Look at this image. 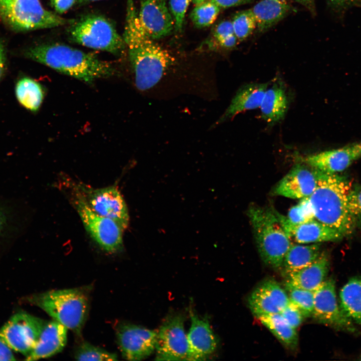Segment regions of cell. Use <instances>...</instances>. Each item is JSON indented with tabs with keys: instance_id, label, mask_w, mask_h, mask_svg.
<instances>
[{
	"instance_id": "f35d334b",
	"label": "cell",
	"mask_w": 361,
	"mask_h": 361,
	"mask_svg": "<svg viewBox=\"0 0 361 361\" xmlns=\"http://www.w3.org/2000/svg\"><path fill=\"white\" fill-rule=\"evenodd\" d=\"M16 358L11 348L0 337V360H15Z\"/></svg>"
},
{
	"instance_id": "7402d4cb",
	"label": "cell",
	"mask_w": 361,
	"mask_h": 361,
	"mask_svg": "<svg viewBox=\"0 0 361 361\" xmlns=\"http://www.w3.org/2000/svg\"><path fill=\"white\" fill-rule=\"evenodd\" d=\"M329 266L328 254L322 251L312 263L287 275L285 282L300 288L314 291L325 280Z\"/></svg>"
},
{
	"instance_id": "d4e9b609",
	"label": "cell",
	"mask_w": 361,
	"mask_h": 361,
	"mask_svg": "<svg viewBox=\"0 0 361 361\" xmlns=\"http://www.w3.org/2000/svg\"><path fill=\"white\" fill-rule=\"evenodd\" d=\"M287 0H262L251 9L257 28L263 32L283 19L290 10Z\"/></svg>"
},
{
	"instance_id": "cb8c5ba5",
	"label": "cell",
	"mask_w": 361,
	"mask_h": 361,
	"mask_svg": "<svg viewBox=\"0 0 361 361\" xmlns=\"http://www.w3.org/2000/svg\"><path fill=\"white\" fill-rule=\"evenodd\" d=\"M322 251L318 243L298 244L292 243L285 254L280 270L285 277L299 270L314 261Z\"/></svg>"
},
{
	"instance_id": "277c9868",
	"label": "cell",
	"mask_w": 361,
	"mask_h": 361,
	"mask_svg": "<svg viewBox=\"0 0 361 361\" xmlns=\"http://www.w3.org/2000/svg\"><path fill=\"white\" fill-rule=\"evenodd\" d=\"M88 290L84 288L51 290L32 296L29 301L80 335L88 314Z\"/></svg>"
},
{
	"instance_id": "44dd1931",
	"label": "cell",
	"mask_w": 361,
	"mask_h": 361,
	"mask_svg": "<svg viewBox=\"0 0 361 361\" xmlns=\"http://www.w3.org/2000/svg\"><path fill=\"white\" fill-rule=\"evenodd\" d=\"M267 88V83H253L242 86L214 125L232 119L240 113L259 108Z\"/></svg>"
},
{
	"instance_id": "bcb514c9",
	"label": "cell",
	"mask_w": 361,
	"mask_h": 361,
	"mask_svg": "<svg viewBox=\"0 0 361 361\" xmlns=\"http://www.w3.org/2000/svg\"><path fill=\"white\" fill-rule=\"evenodd\" d=\"M77 1L79 3H87V2L101 1V0H77Z\"/></svg>"
},
{
	"instance_id": "b9f144b4",
	"label": "cell",
	"mask_w": 361,
	"mask_h": 361,
	"mask_svg": "<svg viewBox=\"0 0 361 361\" xmlns=\"http://www.w3.org/2000/svg\"><path fill=\"white\" fill-rule=\"evenodd\" d=\"M6 55L4 45L0 40V80L6 68Z\"/></svg>"
},
{
	"instance_id": "4316f807",
	"label": "cell",
	"mask_w": 361,
	"mask_h": 361,
	"mask_svg": "<svg viewBox=\"0 0 361 361\" xmlns=\"http://www.w3.org/2000/svg\"><path fill=\"white\" fill-rule=\"evenodd\" d=\"M257 318L285 346L292 350L296 348L298 342L297 331L280 313L263 315Z\"/></svg>"
},
{
	"instance_id": "d6986e66",
	"label": "cell",
	"mask_w": 361,
	"mask_h": 361,
	"mask_svg": "<svg viewBox=\"0 0 361 361\" xmlns=\"http://www.w3.org/2000/svg\"><path fill=\"white\" fill-rule=\"evenodd\" d=\"M191 326L187 334L189 360L208 358L217 347V338L206 317H201L190 308Z\"/></svg>"
},
{
	"instance_id": "74e56055",
	"label": "cell",
	"mask_w": 361,
	"mask_h": 361,
	"mask_svg": "<svg viewBox=\"0 0 361 361\" xmlns=\"http://www.w3.org/2000/svg\"><path fill=\"white\" fill-rule=\"evenodd\" d=\"M77 0H51L52 6L59 14H62L69 10Z\"/></svg>"
},
{
	"instance_id": "d6a6232c",
	"label": "cell",
	"mask_w": 361,
	"mask_h": 361,
	"mask_svg": "<svg viewBox=\"0 0 361 361\" xmlns=\"http://www.w3.org/2000/svg\"><path fill=\"white\" fill-rule=\"evenodd\" d=\"M213 39L216 45L230 49L235 47L239 42L234 33L232 21H224L219 23L214 30Z\"/></svg>"
},
{
	"instance_id": "83f0119b",
	"label": "cell",
	"mask_w": 361,
	"mask_h": 361,
	"mask_svg": "<svg viewBox=\"0 0 361 361\" xmlns=\"http://www.w3.org/2000/svg\"><path fill=\"white\" fill-rule=\"evenodd\" d=\"M16 94L20 103L33 112L39 109L44 98V90L41 85L28 77L23 78L17 82Z\"/></svg>"
},
{
	"instance_id": "603a6c76",
	"label": "cell",
	"mask_w": 361,
	"mask_h": 361,
	"mask_svg": "<svg viewBox=\"0 0 361 361\" xmlns=\"http://www.w3.org/2000/svg\"><path fill=\"white\" fill-rule=\"evenodd\" d=\"M288 107L289 98L285 86L277 80L265 92L260 106L261 117L272 126L283 119Z\"/></svg>"
},
{
	"instance_id": "4dcf8cb0",
	"label": "cell",
	"mask_w": 361,
	"mask_h": 361,
	"mask_svg": "<svg viewBox=\"0 0 361 361\" xmlns=\"http://www.w3.org/2000/svg\"><path fill=\"white\" fill-rule=\"evenodd\" d=\"M232 23L235 35L239 42L247 38L257 27L256 19L251 9L236 13Z\"/></svg>"
},
{
	"instance_id": "f1b7e54d",
	"label": "cell",
	"mask_w": 361,
	"mask_h": 361,
	"mask_svg": "<svg viewBox=\"0 0 361 361\" xmlns=\"http://www.w3.org/2000/svg\"><path fill=\"white\" fill-rule=\"evenodd\" d=\"M221 9L215 1L207 0L196 5L190 14V18L196 27H208L216 21Z\"/></svg>"
},
{
	"instance_id": "4fadbf2b",
	"label": "cell",
	"mask_w": 361,
	"mask_h": 361,
	"mask_svg": "<svg viewBox=\"0 0 361 361\" xmlns=\"http://www.w3.org/2000/svg\"><path fill=\"white\" fill-rule=\"evenodd\" d=\"M116 334L121 354L127 360L143 359L155 349L157 331L123 323L117 327Z\"/></svg>"
},
{
	"instance_id": "8992f818",
	"label": "cell",
	"mask_w": 361,
	"mask_h": 361,
	"mask_svg": "<svg viewBox=\"0 0 361 361\" xmlns=\"http://www.w3.org/2000/svg\"><path fill=\"white\" fill-rule=\"evenodd\" d=\"M70 39L83 46L120 55L126 46L113 25L105 18L91 15L73 22L68 29Z\"/></svg>"
},
{
	"instance_id": "7bdbcfd3",
	"label": "cell",
	"mask_w": 361,
	"mask_h": 361,
	"mask_svg": "<svg viewBox=\"0 0 361 361\" xmlns=\"http://www.w3.org/2000/svg\"><path fill=\"white\" fill-rule=\"evenodd\" d=\"M306 8L312 15L316 13L314 0H292Z\"/></svg>"
},
{
	"instance_id": "5bb4252c",
	"label": "cell",
	"mask_w": 361,
	"mask_h": 361,
	"mask_svg": "<svg viewBox=\"0 0 361 361\" xmlns=\"http://www.w3.org/2000/svg\"><path fill=\"white\" fill-rule=\"evenodd\" d=\"M361 157V141L343 147L308 155L302 161L311 168L325 173H337Z\"/></svg>"
},
{
	"instance_id": "9c48e42d",
	"label": "cell",
	"mask_w": 361,
	"mask_h": 361,
	"mask_svg": "<svg viewBox=\"0 0 361 361\" xmlns=\"http://www.w3.org/2000/svg\"><path fill=\"white\" fill-rule=\"evenodd\" d=\"M70 193V200L93 240L108 253L121 251L123 247L122 228L113 220L95 213L80 198Z\"/></svg>"
},
{
	"instance_id": "484cf974",
	"label": "cell",
	"mask_w": 361,
	"mask_h": 361,
	"mask_svg": "<svg viewBox=\"0 0 361 361\" xmlns=\"http://www.w3.org/2000/svg\"><path fill=\"white\" fill-rule=\"evenodd\" d=\"M339 299L344 314L361 327V276L348 281L340 291Z\"/></svg>"
},
{
	"instance_id": "7dc6e473",
	"label": "cell",
	"mask_w": 361,
	"mask_h": 361,
	"mask_svg": "<svg viewBox=\"0 0 361 361\" xmlns=\"http://www.w3.org/2000/svg\"><path fill=\"white\" fill-rule=\"evenodd\" d=\"M355 4H358L361 5V0H355Z\"/></svg>"
},
{
	"instance_id": "5b68a950",
	"label": "cell",
	"mask_w": 361,
	"mask_h": 361,
	"mask_svg": "<svg viewBox=\"0 0 361 361\" xmlns=\"http://www.w3.org/2000/svg\"><path fill=\"white\" fill-rule=\"evenodd\" d=\"M248 214L261 259L269 267L280 270L293 242L283 229L276 212L253 205Z\"/></svg>"
},
{
	"instance_id": "d590c367",
	"label": "cell",
	"mask_w": 361,
	"mask_h": 361,
	"mask_svg": "<svg viewBox=\"0 0 361 361\" xmlns=\"http://www.w3.org/2000/svg\"><path fill=\"white\" fill-rule=\"evenodd\" d=\"M190 0H169V11L174 22V30L176 32L182 31L186 14Z\"/></svg>"
},
{
	"instance_id": "e575fe53",
	"label": "cell",
	"mask_w": 361,
	"mask_h": 361,
	"mask_svg": "<svg viewBox=\"0 0 361 361\" xmlns=\"http://www.w3.org/2000/svg\"><path fill=\"white\" fill-rule=\"evenodd\" d=\"M348 211L356 227L361 226V185H352L347 196Z\"/></svg>"
},
{
	"instance_id": "8fae6325",
	"label": "cell",
	"mask_w": 361,
	"mask_h": 361,
	"mask_svg": "<svg viewBox=\"0 0 361 361\" xmlns=\"http://www.w3.org/2000/svg\"><path fill=\"white\" fill-rule=\"evenodd\" d=\"M312 317L317 322L334 329L349 333L357 332L354 322L338 304L335 282L332 278L326 279L314 291Z\"/></svg>"
},
{
	"instance_id": "836d02e7",
	"label": "cell",
	"mask_w": 361,
	"mask_h": 361,
	"mask_svg": "<svg viewBox=\"0 0 361 361\" xmlns=\"http://www.w3.org/2000/svg\"><path fill=\"white\" fill-rule=\"evenodd\" d=\"M286 218L293 224L303 223L315 219L308 197L300 199L297 205L291 208Z\"/></svg>"
},
{
	"instance_id": "2e32d148",
	"label": "cell",
	"mask_w": 361,
	"mask_h": 361,
	"mask_svg": "<svg viewBox=\"0 0 361 361\" xmlns=\"http://www.w3.org/2000/svg\"><path fill=\"white\" fill-rule=\"evenodd\" d=\"M317 185L316 170L307 164H297L278 182L273 193L276 196L301 199L309 197Z\"/></svg>"
},
{
	"instance_id": "ab89813d",
	"label": "cell",
	"mask_w": 361,
	"mask_h": 361,
	"mask_svg": "<svg viewBox=\"0 0 361 361\" xmlns=\"http://www.w3.org/2000/svg\"><path fill=\"white\" fill-rule=\"evenodd\" d=\"M221 8H229L246 4L252 0H213Z\"/></svg>"
},
{
	"instance_id": "30bf717a",
	"label": "cell",
	"mask_w": 361,
	"mask_h": 361,
	"mask_svg": "<svg viewBox=\"0 0 361 361\" xmlns=\"http://www.w3.org/2000/svg\"><path fill=\"white\" fill-rule=\"evenodd\" d=\"M47 321L24 312L14 315L1 328L0 337L26 357L36 345Z\"/></svg>"
},
{
	"instance_id": "3957f363",
	"label": "cell",
	"mask_w": 361,
	"mask_h": 361,
	"mask_svg": "<svg viewBox=\"0 0 361 361\" xmlns=\"http://www.w3.org/2000/svg\"><path fill=\"white\" fill-rule=\"evenodd\" d=\"M316 171L317 187L308 197L315 219L338 231L344 237L349 235L356 228L347 205L350 182L337 173Z\"/></svg>"
},
{
	"instance_id": "ffe728a7",
	"label": "cell",
	"mask_w": 361,
	"mask_h": 361,
	"mask_svg": "<svg viewBox=\"0 0 361 361\" xmlns=\"http://www.w3.org/2000/svg\"><path fill=\"white\" fill-rule=\"evenodd\" d=\"M67 330L54 319L46 321L36 345L26 360L48 358L61 352L67 343Z\"/></svg>"
},
{
	"instance_id": "8d00e7d4",
	"label": "cell",
	"mask_w": 361,
	"mask_h": 361,
	"mask_svg": "<svg viewBox=\"0 0 361 361\" xmlns=\"http://www.w3.org/2000/svg\"><path fill=\"white\" fill-rule=\"evenodd\" d=\"M280 313L286 321L295 329L301 325L304 318L300 310L290 301Z\"/></svg>"
},
{
	"instance_id": "ee69618b",
	"label": "cell",
	"mask_w": 361,
	"mask_h": 361,
	"mask_svg": "<svg viewBox=\"0 0 361 361\" xmlns=\"http://www.w3.org/2000/svg\"><path fill=\"white\" fill-rule=\"evenodd\" d=\"M207 0H190V2H192L194 4L197 5L203 3Z\"/></svg>"
},
{
	"instance_id": "ba28073f",
	"label": "cell",
	"mask_w": 361,
	"mask_h": 361,
	"mask_svg": "<svg viewBox=\"0 0 361 361\" xmlns=\"http://www.w3.org/2000/svg\"><path fill=\"white\" fill-rule=\"evenodd\" d=\"M65 180L70 192L80 198L91 210L113 220L123 230L127 228L129 222L128 208L116 186L95 189L80 182L68 179Z\"/></svg>"
},
{
	"instance_id": "9a60e30c",
	"label": "cell",
	"mask_w": 361,
	"mask_h": 361,
	"mask_svg": "<svg viewBox=\"0 0 361 361\" xmlns=\"http://www.w3.org/2000/svg\"><path fill=\"white\" fill-rule=\"evenodd\" d=\"M138 18L144 32L153 40L166 37L174 29L166 0H140Z\"/></svg>"
},
{
	"instance_id": "60d3db41",
	"label": "cell",
	"mask_w": 361,
	"mask_h": 361,
	"mask_svg": "<svg viewBox=\"0 0 361 361\" xmlns=\"http://www.w3.org/2000/svg\"><path fill=\"white\" fill-rule=\"evenodd\" d=\"M329 3L337 9H344L355 4V0H328Z\"/></svg>"
},
{
	"instance_id": "f546056e",
	"label": "cell",
	"mask_w": 361,
	"mask_h": 361,
	"mask_svg": "<svg viewBox=\"0 0 361 361\" xmlns=\"http://www.w3.org/2000/svg\"><path fill=\"white\" fill-rule=\"evenodd\" d=\"M284 287L289 300L301 312L303 316H312L314 306V291L300 288L285 282Z\"/></svg>"
},
{
	"instance_id": "7a4b0ae2",
	"label": "cell",
	"mask_w": 361,
	"mask_h": 361,
	"mask_svg": "<svg viewBox=\"0 0 361 361\" xmlns=\"http://www.w3.org/2000/svg\"><path fill=\"white\" fill-rule=\"evenodd\" d=\"M24 54L30 59L88 83L115 73L109 62L100 59L96 55L63 44L35 46Z\"/></svg>"
},
{
	"instance_id": "e0dca14e",
	"label": "cell",
	"mask_w": 361,
	"mask_h": 361,
	"mask_svg": "<svg viewBox=\"0 0 361 361\" xmlns=\"http://www.w3.org/2000/svg\"><path fill=\"white\" fill-rule=\"evenodd\" d=\"M252 312L258 317L279 313L290 302L287 293L273 279H268L255 288L248 298Z\"/></svg>"
},
{
	"instance_id": "7c38bea8",
	"label": "cell",
	"mask_w": 361,
	"mask_h": 361,
	"mask_svg": "<svg viewBox=\"0 0 361 361\" xmlns=\"http://www.w3.org/2000/svg\"><path fill=\"white\" fill-rule=\"evenodd\" d=\"M181 313L168 315L157 331L155 349L158 360H188L189 344Z\"/></svg>"
},
{
	"instance_id": "ac0fdd59",
	"label": "cell",
	"mask_w": 361,
	"mask_h": 361,
	"mask_svg": "<svg viewBox=\"0 0 361 361\" xmlns=\"http://www.w3.org/2000/svg\"><path fill=\"white\" fill-rule=\"evenodd\" d=\"M278 219L292 242L298 244H313L334 241L344 236L338 231L315 219L303 223L293 224L276 212Z\"/></svg>"
},
{
	"instance_id": "f6af8a7d",
	"label": "cell",
	"mask_w": 361,
	"mask_h": 361,
	"mask_svg": "<svg viewBox=\"0 0 361 361\" xmlns=\"http://www.w3.org/2000/svg\"><path fill=\"white\" fill-rule=\"evenodd\" d=\"M4 224V219L2 214L0 213V232L2 229Z\"/></svg>"
},
{
	"instance_id": "52a82bcc",
	"label": "cell",
	"mask_w": 361,
	"mask_h": 361,
	"mask_svg": "<svg viewBox=\"0 0 361 361\" xmlns=\"http://www.w3.org/2000/svg\"><path fill=\"white\" fill-rule=\"evenodd\" d=\"M0 16L19 31L53 28L74 21L46 10L39 0H0Z\"/></svg>"
},
{
	"instance_id": "6da1fadb",
	"label": "cell",
	"mask_w": 361,
	"mask_h": 361,
	"mask_svg": "<svg viewBox=\"0 0 361 361\" xmlns=\"http://www.w3.org/2000/svg\"><path fill=\"white\" fill-rule=\"evenodd\" d=\"M123 37L128 48L136 87L140 91L154 87L173 65L175 59L144 32L133 0H127Z\"/></svg>"
},
{
	"instance_id": "1f68e13d",
	"label": "cell",
	"mask_w": 361,
	"mask_h": 361,
	"mask_svg": "<svg viewBox=\"0 0 361 361\" xmlns=\"http://www.w3.org/2000/svg\"><path fill=\"white\" fill-rule=\"evenodd\" d=\"M74 357L78 360L114 361L118 359L116 354L86 342H83L78 346Z\"/></svg>"
}]
</instances>
